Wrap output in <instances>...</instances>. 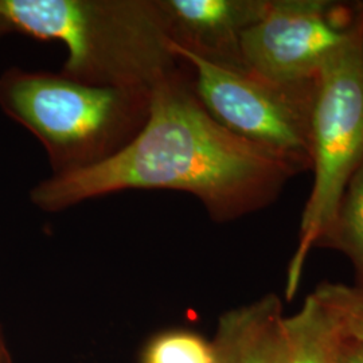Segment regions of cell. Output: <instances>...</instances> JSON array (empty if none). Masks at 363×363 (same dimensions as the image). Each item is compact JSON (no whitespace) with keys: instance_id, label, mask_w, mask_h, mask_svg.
Listing matches in <instances>:
<instances>
[{"instance_id":"cell-5","label":"cell","mask_w":363,"mask_h":363,"mask_svg":"<svg viewBox=\"0 0 363 363\" xmlns=\"http://www.w3.org/2000/svg\"><path fill=\"white\" fill-rule=\"evenodd\" d=\"M187 67L195 93L220 125L294 163L312 166V109L316 81L277 84L247 69L210 64L171 43Z\"/></svg>"},{"instance_id":"cell-16","label":"cell","mask_w":363,"mask_h":363,"mask_svg":"<svg viewBox=\"0 0 363 363\" xmlns=\"http://www.w3.org/2000/svg\"><path fill=\"white\" fill-rule=\"evenodd\" d=\"M9 33H11L10 27H9V25L6 23V21L0 16V38H1V37H4V35H6V34H9Z\"/></svg>"},{"instance_id":"cell-3","label":"cell","mask_w":363,"mask_h":363,"mask_svg":"<svg viewBox=\"0 0 363 363\" xmlns=\"http://www.w3.org/2000/svg\"><path fill=\"white\" fill-rule=\"evenodd\" d=\"M151 91L11 67L0 76V108L42 144L52 175H67L104 163L139 135Z\"/></svg>"},{"instance_id":"cell-2","label":"cell","mask_w":363,"mask_h":363,"mask_svg":"<svg viewBox=\"0 0 363 363\" xmlns=\"http://www.w3.org/2000/svg\"><path fill=\"white\" fill-rule=\"evenodd\" d=\"M11 33L65 45L60 73L78 82L152 89L181 66L159 0H0Z\"/></svg>"},{"instance_id":"cell-11","label":"cell","mask_w":363,"mask_h":363,"mask_svg":"<svg viewBox=\"0 0 363 363\" xmlns=\"http://www.w3.org/2000/svg\"><path fill=\"white\" fill-rule=\"evenodd\" d=\"M144 363H216V349L191 333L171 331L148 345Z\"/></svg>"},{"instance_id":"cell-15","label":"cell","mask_w":363,"mask_h":363,"mask_svg":"<svg viewBox=\"0 0 363 363\" xmlns=\"http://www.w3.org/2000/svg\"><path fill=\"white\" fill-rule=\"evenodd\" d=\"M0 363H13L11 354H10V350L7 347L6 339L1 334V330H0Z\"/></svg>"},{"instance_id":"cell-7","label":"cell","mask_w":363,"mask_h":363,"mask_svg":"<svg viewBox=\"0 0 363 363\" xmlns=\"http://www.w3.org/2000/svg\"><path fill=\"white\" fill-rule=\"evenodd\" d=\"M171 43L198 58L247 69L241 39L264 15L268 0H159Z\"/></svg>"},{"instance_id":"cell-12","label":"cell","mask_w":363,"mask_h":363,"mask_svg":"<svg viewBox=\"0 0 363 363\" xmlns=\"http://www.w3.org/2000/svg\"><path fill=\"white\" fill-rule=\"evenodd\" d=\"M313 295L337 319L342 333L363 342V286L323 283Z\"/></svg>"},{"instance_id":"cell-13","label":"cell","mask_w":363,"mask_h":363,"mask_svg":"<svg viewBox=\"0 0 363 363\" xmlns=\"http://www.w3.org/2000/svg\"><path fill=\"white\" fill-rule=\"evenodd\" d=\"M213 345L216 349V363H232V355H233L232 335H230L229 327L222 318H220L217 337L213 342Z\"/></svg>"},{"instance_id":"cell-8","label":"cell","mask_w":363,"mask_h":363,"mask_svg":"<svg viewBox=\"0 0 363 363\" xmlns=\"http://www.w3.org/2000/svg\"><path fill=\"white\" fill-rule=\"evenodd\" d=\"M222 319L232 335V363H281L286 337L277 296L267 295Z\"/></svg>"},{"instance_id":"cell-6","label":"cell","mask_w":363,"mask_h":363,"mask_svg":"<svg viewBox=\"0 0 363 363\" xmlns=\"http://www.w3.org/2000/svg\"><path fill=\"white\" fill-rule=\"evenodd\" d=\"M363 34V1L268 0L241 39L244 65L277 84L316 81Z\"/></svg>"},{"instance_id":"cell-1","label":"cell","mask_w":363,"mask_h":363,"mask_svg":"<svg viewBox=\"0 0 363 363\" xmlns=\"http://www.w3.org/2000/svg\"><path fill=\"white\" fill-rule=\"evenodd\" d=\"M298 174L289 160L220 125L181 61L152 88L148 120L123 151L91 169L50 175L31 189L30 201L60 213L128 190H172L193 195L225 223L271 206Z\"/></svg>"},{"instance_id":"cell-4","label":"cell","mask_w":363,"mask_h":363,"mask_svg":"<svg viewBox=\"0 0 363 363\" xmlns=\"http://www.w3.org/2000/svg\"><path fill=\"white\" fill-rule=\"evenodd\" d=\"M362 159L363 34L316 79L312 109L313 183L301 216L298 250L288 268V298L295 295L307 256L318 247Z\"/></svg>"},{"instance_id":"cell-14","label":"cell","mask_w":363,"mask_h":363,"mask_svg":"<svg viewBox=\"0 0 363 363\" xmlns=\"http://www.w3.org/2000/svg\"><path fill=\"white\" fill-rule=\"evenodd\" d=\"M335 363H363V342L343 334Z\"/></svg>"},{"instance_id":"cell-10","label":"cell","mask_w":363,"mask_h":363,"mask_svg":"<svg viewBox=\"0 0 363 363\" xmlns=\"http://www.w3.org/2000/svg\"><path fill=\"white\" fill-rule=\"evenodd\" d=\"M318 247L337 249L346 255L363 286V159L340 195L334 217Z\"/></svg>"},{"instance_id":"cell-9","label":"cell","mask_w":363,"mask_h":363,"mask_svg":"<svg viewBox=\"0 0 363 363\" xmlns=\"http://www.w3.org/2000/svg\"><path fill=\"white\" fill-rule=\"evenodd\" d=\"M281 363H335L343 333L337 319L313 294L295 315L284 318Z\"/></svg>"}]
</instances>
